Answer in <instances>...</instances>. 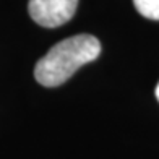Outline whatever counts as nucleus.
Wrapping results in <instances>:
<instances>
[{
	"label": "nucleus",
	"instance_id": "obj_4",
	"mask_svg": "<svg viewBox=\"0 0 159 159\" xmlns=\"http://www.w3.org/2000/svg\"><path fill=\"white\" fill-rule=\"evenodd\" d=\"M156 98H157V101H159V83H157V86H156Z\"/></svg>",
	"mask_w": 159,
	"mask_h": 159
},
{
	"label": "nucleus",
	"instance_id": "obj_1",
	"mask_svg": "<svg viewBox=\"0 0 159 159\" xmlns=\"http://www.w3.org/2000/svg\"><path fill=\"white\" fill-rule=\"evenodd\" d=\"M101 54V42L91 34H76L55 44L36 63L34 76L38 83L54 88L75 73L83 65L98 59Z\"/></svg>",
	"mask_w": 159,
	"mask_h": 159
},
{
	"label": "nucleus",
	"instance_id": "obj_2",
	"mask_svg": "<svg viewBox=\"0 0 159 159\" xmlns=\"http://www.w3.org/2000/svg\"><path fill=\"white\" fill-rule=\"evenodd\" d=\"M78 0H30L28 11L38 25L57 28L73 18Z\"/></svg>",
	"mask_w": 159,
	"mask_h": 159
},
{
	"label": "nucleus",
	"instance_id": "obj_3",
	"mask_svg": "<svg viewBox=\"0 0 159 159\" xmlns=\"http://www.w3.org/2000/svg\"><path fill=\"white\" fill-rule=\"evenodd\" d=\"M140 15L149 20H159V0H133Z\"/></svg>",
	"mask_w": 159,
	"mask_h": 159
}]
</instances>
